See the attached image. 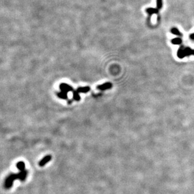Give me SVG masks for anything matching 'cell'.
Returning <instances> with one entry per match:
<instances>
[{
    "instance_id": "1",
    "label": "cell",
    "mask_w": 194,
    "mask_h": 194,
    "mask_svg": "<svg viewBox=\"0 0 194 194\" xmlns=\"http://www.w3.org/2000/svg\"><path fill=\"white\" fill-rule=\"evenodd\" d=\"M19 178L18 173H11L6 177L5 181V188L8 190L13 186V182Z\"/></svg>"
},
{
    "instance_id": "2",
    "label": "cell",
    "mask_w": 194,
    "mask_h": 194,
    "mask_svg": "<svg viewBox=\"0 0 194 194\" xmlns=\"http://www.w3.org/2000/svg\"><path fill=\"white\" fill-rule=\"evenodd\" d=\"M60 89L61 91L65 92V93H68L69 92H71V91H74V89L72 86L69 85L67 84H65V83H62L59 86Z\"/></svg>"
},
{
    "instance_id": "3",
    "label": "cell",
    "mask_w": 194,
    "mask_h": 194,
    "mask_svg": "<svg viewBox=\"0 0 194 194\" xmlns=\"http://www.w3.org/2000/svg\"><path fill=\"white\" fill-rule=\"evenodd\" d=\"M51 158H52V157H51V155H50V154H48V155L45 156V157H43L42 159L40 160L38 163V165L40 167H43V166H44L46 164L48 163L51 160Z\"/></svg>"
},
{
    "instance_id": "4",
    "label": "cell",
    "mask_w": 194,
    "mask_h": 194,
    "mask_svg": "<svg viewBox=\"0 0 194 194\" xmlns=\"http://www.w3.org/2000/svg\"><path fill=\"white\" fill-rule=\"evenodd\" d=\"M111 87H112V84L110 83V82H106V83H104L102 85H99L98 86H97V89L101 90H106V89H110Z\"/></svg>"
},
{
    "instance_id": "5",
    "label": "cell",
    "mask_w": 194,
    "mask_h": 194,
    "mask_svg": "<svg viewBox=\"0 0 194 194\" xmlns=\"http://www.w3.org/2000/svg\"><path fill=\"white\" fill-rule=\"evenodd\" d=\"M28 170H25L22 171V172H20L18 173L19 175V178L18 180H20L21 182H24L27 178V175H28Z\"/></svg>"
},
{
    "instance_id": "6",
    "label": "cell",
    "mask_w": 194,
    "mask_h": 194,
    "mask_svg": "<svg viewBox=\"0 0 194 194\" xmlns=\"http://www.w3.org/2000/svg\"><path fill=\"white\" fill-rule=\"evenodd\" d=\"M184 49H185V48H184V46H181L177 51V56L180 59H183V58H184L185 57Z\"/></svg>"
},
{
    "instance_id": "7",
    "label": "cell",
    "mask_w": 194,
    "mask_h": 194,
    "mask_svg": "<svg viewBox=\"0 0 194 194\" xmlns=\"http://www.w3.org/2000/svg\"><path fill=\"white\" fill-rule=\"evenodd\" d=\"M17 168L20 170V172L25 170V164L23 161H19L17 164Z\"/></svg>"
},
{
    "instance_id": "8",
    "label": "cell",
    "mask_w": 194,
    "mask_h": 194,
    "mask_svg": "<svg viewBox=\"0 0 194 194\" xmlns=\"http://www.w3.org/2000/svg\"><path fill=\"white\" fill-rule=\"evenodd\" d=\"M146 12L148 13L149 15L151 16L154 13H158V8H148L146 9Z\"/></svg>"
},
{
    "instance_id": "9",
    "label": "cell",
    "mask_w": 194,
    "mask_h": 194,
    "mask_svg": "<svg viewBox=\"0 0 194 194\" xmlns=\"http://www.w3.org/2000/svg\"><path fill=\"white\" fill-rule=\"evenodd\" d=\"M76 90L79 93H87L90 90V88L88 86L82 87H79Z\"/></svg>"
},
{
    "instance_id": "10",
    "label": "cell",
    "mask_w": 194,
    "mask_h": 194,
    "mask_svg": "<svg viewBox=\"0 0 194 194\" xmlns=\"http://www.w3.org/2000/svg\"><path fill=\"white\" fill-rule=\"evenodd\" d=\"M73 99L76 101H79L81 100V96H79V93L77 90L73 91Z\"/></svg>"
},
{
    "instance_id": "11",
    "label": "cell",
    "mask_w": 194,
    "mask_h": 194,
    "mask_svg": "<svg viewBox=\"0 0 194 194\" xmlns=\"http://www.w3.org/2000/svg\"><path fill=\"white\" fill-rule=\"evenodd\" d=\"M57 96L58 97H60V98L62 99H67L68 98L67 93H65V92H63V91H61L60 92V93H58Z\"/></svg>"
},
{
    "instance_id": "12",
    "label": "cell",
    "mask_w": 194,
    "mask_h": 194,
    "mask_svg": "<svg viewBox=\"0 0 194 194\" xmlns=\"http://www.w3.org/2000/svg\"><path fill=\"white\" fill-rule=\"evenodd\" d=\"M172 43L174 45H180L182 43V40L180 38H175L172 40Z\"/></svg>"
},
{
    "instance_id": "13",
    "label": "cell",
    "mask_w": 194,
    "mask_h": 194,
    "mask_svg": "<svg viewBox=\"0 0 194 194\" xmlns=\"http://www.w3.org/2000/svg\"><path fill=\"white\" fill-rule=\"evenodd\" d=\"M171 32L172 33L174 34V35H177V36H182V33H180V31L176 28H173L172 30H171Z\"/></svg>"
},
{
    "instance_id": "14",
    "label": "cell",
    "mask_w": 194,
    "mask_h": 194,
    "mask_svg": "<svg viewBox=\"0 0 194 194\" xmlns=\"http://www.w3.org/2000/svg\"><path fill=\"white\" fill-rule=\"evenodd\" d=\"M184 51H185V56H189V55H192V49H191V48H189V47L185 48V49H184Z\"/></svg>"
},
{
    "instance_id": "15",
    "label": "cell",
    "mask_w": 194,
    "mask_h": 194,
    "mask_svg": "<svg viewBox=\"0 0 194 194\" xmlns=\"http://www.w3.org/2000/svg\"><path fill=\"white\" fill-rule=\"evenodd\" d=\"M157 6L158 9H161L163 6V0H157Z\"/></svg>"
},
{
    "instance_id": "16",
    "label": "cell",
    "mask_w": 194,
    "mask_h": 194,
    "mask_svg": "<svg viewBox=\"0 0 194 194\" xmlns=\"http://www.w3.org/2000/svg\"><path fill=\"white\" fill-rule=\"evenodd\" d=\"M190 38L192 39V40H194V33H192V34H191V35H190Z\"/></svg>"
},
{
    "instance_id": "17",
    "label": "cell",
    "mask_w": 194,
    "mask_h": 194,
    "mask_svg": "<svg viewBox=\"0 0 194 194\" xmlns=\"http://www.w3.org/2000/svg\"><path fill=\"white\" fill-rule=\"evenodd\" d=\"M192 55H194V49H192Z\"/></svg>"
}]
</instances>
